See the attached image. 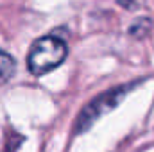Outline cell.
<instances>
[{
	"instance_id": "6da1fadb",
	"label": "cell",
	"mask_w": 154,
	"mask_h": 152,
	"mask_svg": "<svg viewBox=\"0 0 154 152\" xmlns=\"http://www.w3.org/2000/svg\"><path fill=\"white\" fill-rule=\"evenodd\" d=\"M68 56L66 41L54 34L38 38L29 48L27 68L32 75H45L65 63Z\"/></svg>"
},
{
	"instance_id": "7a4b0ae2",
	"label": "cell",
	"mask_w": 154,
	"mask_h": 152,
	"mask_svg": "<svg viewBox=\"0 0 154 152\" xmlns=\"http://www.w3.org/2000/svg\"><path fill=\"white\" fill-rule=\"evenodd\" d=\"M138 82H129V84H120L115 86L100 95H97L95 99H91L77 116L75 123H74V132L75 134H82L86 132L97 120H100L104 114H108L109 111H113L116 106L129 95V91L133 88H136Z\"/></svg>"
},
{
	"instance_id": "3957f363",
	"label": "cell",
	"mask_w": 154,
	"mask_h": 152,
	"mask_svg": "<svg viewBox=\"0 0 154 152\" xmlns=\"http://www.w3.org/2000/svg\"><path fill=\"white\" fill-rule=\"evenodd\" d=\"M16 72V61L13 59L11 54L0 50V84H5L11 81V77Z\"/></svg>"
},
{
	"instance_id": "5b68a950",
	"label": "cell",
	"mask_w": 154,
	"mask_h": 152,
	"mask_svg": "<svg viewBox=\"0 0 154 152\" xmlns=\"http://www.w3.org/2000/svg\"><path fill=\"white\" fill-rule=\"evenodd\" d=\"M116 4L120 7H124L125 11H136L140 7H143L145 0H116Z\"/></svg>"
},
{
	"instance_id": "277c9868",
	"label": "cell",
	"mask_w": 154,
	"mask_h": 152,
	"mask_svg": "<svg viewBox=\"0 0 154 152\" xmlns=\"http://www.w3.org/2000/svg\"><path fill=\"white\" fill-rule=\"evenodd\" d=\"M151 27H152V20L149 16H142V18H136L131 25H129V36L133 38H145L149 32H151Z\"/></svg>"
}]
</instances>
